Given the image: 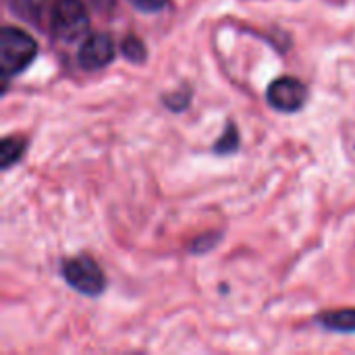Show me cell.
<instances>
[{"label":"cell","instance_id":"cell-8","mask_svg":"<svg viewBox=\"0 0 355 355\" xmlns=\"http://www.w3.org/2000/svg\"><path fill=\"white\" fill-rule=\"evenodd\" d=\"M8 4H10L12 12L19 15L21 19L37 21L46 6V0H8Z\"/></svg>","mask_w":355,"mask_h":355},{"label":"cell","instance_id":"cell-6","mask_svg":"<svg viewBox=\"0 0 355 355\" xmlns=\"http://www.w3.org/2000/svg\"><path fill=\"white\" fill-rule=\"evenodd\" d=\"M320 327H324L327 331H335V333H349L355 335V310H339V312H327L322 316H318L316 320Z\"/></svg>","mask_w":355,"mask_h":355},{"label":"cell","instance_id":"cell-1","mask_svg":"<svg viewBox=\"0 0 355 355\" xmlns=\"http://www.w3.org/2000/svg\"><path fill=\"white\" fill-rule=\"evenodd\" d=\"M37 54L35 40L19 27H2L0 31V71L4 77L23 73Z\"/></svg>","mask_w":355,"mask_h":355},{"label":"cell","instance_id":"cell-10","mask_svg":"<svg viewBox=\"0 0 355 355\" xmlns=\"http://www.w3.org/2000/svg\"><path fill=\"white\" fill-rule=\"evenodd\" d=\"M237 144H239L237 127L231 123V125L227 127V131L223 133L220 141H216L214 152H218V154H231V152H235V150H237Z\"/></svg>","mask_w":355,"mask_h":355},{"label":"cell","instance_id":"cell-7","mask_svg":"<svg viewBox=\"0 0 355 355\" xmlns=\"http://www.w3.org/2000/svg\"><path fill=\"white\" fill-rule=\"evenodd\" d=\"M25 152V141L21 137H4L0 146V156H2V171L10 168L15 162H19L21 154Z\"/></svg>","mask_w":355,"mask_h":355},{"label":"cell","instance_id":"cell-3","mask_svg":"<svg viewBox=\"0 0 355 355\" xmlns=\"http://www.w3.org/2000/svg\"><path fill=\"white\" fill-rule=\"evenodd\" d=\"M62 279L67 281L69 287L75 291L87 295V297H98L104 293L106 279L102 268L89 258V256H77L67 262H62Z\"/></svg>","mask_w":355,"mask_h":355},{"label":"cell","instance_id":"cell-2","mask_svg":"<svg viewBox=\"0 0 355 355\" xmlns=\"http://www.w3.org/2000/svg\"><path fill=\"white\" fill-rule=\"evenodd\" d=\"M50 31L58 42L75 44L89 35V17L81 0H56L50 12Z\"/></svg>","mask_w":355,"mask_h":355},{"label":"cell","instance_id":"cell-9","mask_svg":"<svg viewBox=\"0 0 355 355\" xmlns=\"http://www.w3.org/2000/svg\"><path fill=\"white\" fill-rule=\"evenodd\" d=\"M121 50H123L125 58H127V60H131V62H144V60H146V54H148V52H146L144 42H141L139 37H135V35L125 37V42H123Z\"/></svg>","mask_w":355,"mask_h":355},{"label":"cell","instance_id":"cell-11","mask_svg":"<svg viewBox=\"0 0 355 355\" xmlns=\"http://www.w3.org/2000/svg\"><path fill=\"white\" fill-rule=\"evenodd\" d=\"M129 2L141 12H158L166 4V0H129Z\"/></svg>","mask_w":355,"mask_h":355},{"label":"cell","instance_id":"cell-5","mask_svg":"<svg viewBox=\"0 0 355 355\" xmlns=\"http://www.w3.org/2000/svg\"><path fill=\"white\" fill-rule=\"evenodd\" d=\"M114 60V44L106 33L87 35L77 52V62L83 71H100Z\"/></svg>","mask_w":355,"mask_h":355},{"label":"cell","instance_id":"cell-4","mask_svg":"<svg viewBox=\"0 0 355 355\" xmlns=\"http://www.w3.org/2000/svg\"><path fill=\"white\" fill-rule=\"evenodd\" d=\"M266 100L275 110L297 112L304 108V104L308 100V89L295 77H279L268 85Z\"/></svg>","mask_w":355,"mask_h":355}]
</instances>
